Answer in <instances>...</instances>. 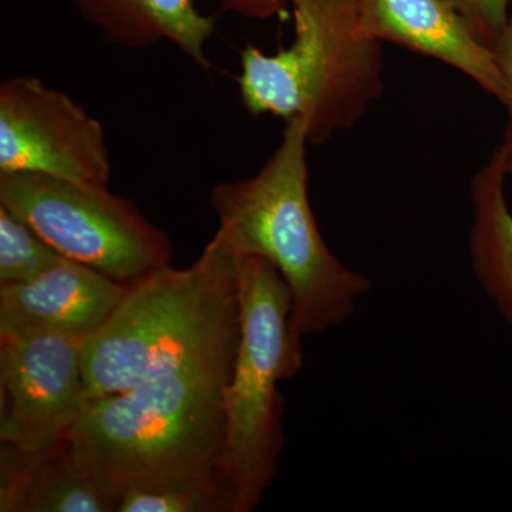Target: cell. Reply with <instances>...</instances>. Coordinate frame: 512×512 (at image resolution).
I'll use <instances>...</instances> for the list:
<instances>
[{
  "label": "cell",
  "instance_id": "13",
  "mask_svg": "<svg viewBox=\"0 0 512 512\" xmlns=\"http://www.w3.org/2000/svg\"><path fill=\"white\" fill-rule=\"evenodd\" d=\"M503 154L495 148L471 178V271L512 333V212L505 194Z\"/></svg>",
  "mask_w": 512,
  "mask_h": 512
},
{
  "label": "cell",
  "instance_id": "14",
  "mask_svg": "<svg viewBox=\"0 0 512 512\" xmlns=\"http://www.w3.org/2000/svg\"><path fill=\"white\" fill-rule=\"evenodd\" d=\"M64 261L66 256L0 205V285L32 281Z\"/></svg>",
  "mask_w": 512,
  "mask_h": 512
},
{
  "label": "cell",
  "instance_id": "5",
  "mask_svg": "<svg viewBox=\"0 0 512 512\" xmlns=\"http://www.w3.org/2000/svg\"><path fill=\"white\" fill-rule=\"evenodd\" d=\"M241 328L225 387L222 468L237 512L258 507L278 474L284 447L279 383L303 365L302 338L292 323V299L281 274L258 256H239Z\"/></svg>",
  "mask_w": 512,
  "mask_h": 512
},
{
  "label": "cell",
  "instance_id": "6",
  "mask_svg": "<svg viewBox=\"0 0 512 512\" xmlns=\"http://www.w3.org/2000/svg\"><path fill=\"white\" fill-rule=\"evenodd\" d=\"M0 205L70 261L131 286L171 266L167 234L107 185L0 173Z\"/></svg>",
  "mask_w": 512,
  "mask_h": 512
},
{
  "label": "cell",
  "instance_id": "2",
  "mask_svg": "<svg viewBox=\"0 0 512 512\" xmlns=\"http://www.w3.org/2000/svg\"><path fill=\"white\" fill-rule=\"evenodd\" d=\"M239 328V255L218 228L188 268L167 266L131 285L86 339L87 402L237 348Z\"/></svg>",
  "mask_w": 512,
  "mask_h": 512
},
{
  "label": "cell",
  "instance_id": "3",
  "mask_svg": "<svg viewBox=\"0 0 512 512\" xmlns=\"http://www.w3.org/2000/svg\"><path fill=\"white\" fill-rule=\"evenodd\" d=\"M306 123H286L281 144L258 174L215 185L210 204L239 256H258L284 278L298 335L342 325L370 291L365 275L330 251L308 192Z\"/></svg>",
  "mask_w": 512,
  "mask_h": 512
},
{
  "label": "cell",
  "instance_id": "15",
  "mask_svg": "<svg viewBox=\"0 0 512 512\" xmlns=\"http://www.w3.org/2000/svg\"><path fill=\"white\" fill-rule=\"evenodd\" d=\"M117 512H237V497L231 487L127 491Z\"/></svg>",
  "mask_w": 512,
  "mask_h": 512
},
{
  "label": "cell",
  "instance_id": "10",
  "mask_svg": "<svg viewBox=\"0 0 512 512\" xmlns=\"http://www.w3.org/2000/svg\"><path fill=\"white\" fill-rule=\"evenodd\" d=\"M363 28L466 74L501 104L507 83L493 50L484 45L448 0H355Z\"/></svg>",
  "mask_w": 512,
  "mask_h": 512
},
{
  "label": "cell",
  "instance_id": "9",
  "mask_svg": "<svg viewBox=\"0 0 512 512\" xmlns=\"http://www.w3.org/2000/svg\"><path fill=\"white\" fill-rule=\"evenodd\" d=\"M128 288L70 259L32 281L0 285V339H87L109 320Z\"/></svg>",
  "mask_w": 512,
  "mask_h": 512
},
{
  "label": "cell",
  "instance_id": "17",
  "mask_svg": "<svg viewBox=\"0 0 512 512\" xmlns=\"http://www.w3.org/2000/svg\"><path fill=\"white\" fill-rule=\"evenodd\" d=\"M493 52L507 83V100L503 104L507 110V124H505L503 141L498 148L503 154L505 173L512 178V10L507 28L495 43Z\"/></svg>",
  "mask_w": 512,
  "mask_h": 512
},
{
  "label": "cell",
  "instance_id": "4",
  "mask_svg": "<svg viewBox=\"0 0 512 512\" xmlns=\"http://www.w3.org/2000/svg\"><path fill=\"white\" fill-rule=\"evenodd\" d=\"M295 37L276 53L245 46L239 97L251 116L301 119L309 144H323L363 119L384 90L379 40L355 0H289Z\"/></svg>",
  "mask_w": 512,
  "mask_h": 512
},
{
  "label": "cell",
  "instance_id": "11",
  "mask_svg": "<svg viewBox=\"0 0 512 512\" xmlns=\"http://www.w3.org/2000/svg\"><path fill=\"white\" fill-rule=\"evenodd\" d=\"M2 512H117V498L77 466L64 439L39 453L3 444Z\"/></svg>",
  "mask_w": 512,
  "mask_h": 512
},
{
  "label": "cell",
  "instance_id": "1",
  "mask_svg": "<svg viewBox=\"0 0 512 512\" xmlns=\"http://www.w3.org/2000/svg\"><path fill=\"white\" fill-rule=\"evenodd\" d=\"M237 349L87 402L67 436L77 466L117 501L127 491L231 487L224 394Z\"/></svg>",
  "mask_w": 512,
  "mask_h": 512
},
{
  "label": "cell",
  "instance_id": "16",
  "mask_svg": "<svg viewBox=\"0 0 512 512\" xmlns=\"http://www.w3.org/2000/svg\"><path fill=\"white\" fill-rule=\"evenodd\" d=\"M478 39L493 50L511 16V0H448Z\"/></svg>",
  "mask_w": 512,
  "mask_h": 512
},
{
  "label": "cell",
  "instance_id": "7",
  "mask_svg": "<svg viewBox=\"0 0 512 512\" xmlns=\"http://www.w3.org/2000/svg\"><path fill=\"white\" fill-rule=\"evenodd\" d=\"M0 173H32L110 185L111 158L99 120L35 76L0 84Z\"/></svg>",
  "mask_w": 512,
  "mask_h": 512
},
{
  "label": "cell",
  "instance_id": "12",
  "mask_svg": "<svg viewBox=\"0 0 512 512\" xmlns=\"http://www.w3.org/2000/svg\"><path fill=\"white\" fill-rule=\"evenodd\" d=\"M82 18L106 42L126 49H147L170 42L191 62L210 70L207 46L215 16L204 15L194 0H73Z\"/></svg>",
  "mask_w": 512,
  "mask_h": 512
},
{
  "label": "cell",
  "instance_id": "18",
  "mask_svg": "<svg viewBox=\"0 0 512 512\" xmlns=\"http://www.w3.org/2000/svg\"><path fill=\"white\" fill-rule=\"evenodd\" d=\"M222 9L249 19H269L285 16L289 0H221Z\"/></svg>",
  "mask_w": 512,
  "mask_h": 512
},
{
  "label": "cell",
  "instance_id": "8",
  "mask_svg": "<svg viewBox=\"0 0 512 512\" xmlns=\"http://www.w3.org/2000/svg\"><path fill=\"white\" fill-rule=\"evenodd\" d=\"M0 440L39 453L67 439L87 404L86 339L45 335L0 339Z\"/></svg>",
  "mask_w": 512,
  "mask_h": 512
}]
</instances>
